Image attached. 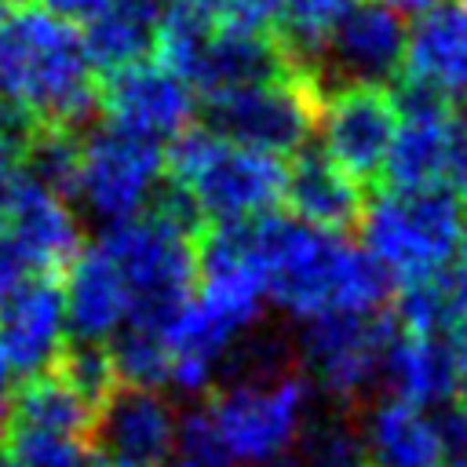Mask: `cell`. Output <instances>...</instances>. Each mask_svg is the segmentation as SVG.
I'll list each match as a JSON object with an SVG mask.
<instances>
[{"label": "cell", "mask_w": 467, "mask_h": 467, "mask_svg": "<svg viewBox=\"0 0 467 467\" xmlns=\"http://www.w3.org/2000/svg\"><path fill=\"white\" fill-rule=\"evenodd\" d=\"M394 336L398 321L390 310L368 317L325 314L306 321L299 336V361L325 394L336 401H358L376 379H383V358Z\"/></svg>", "instance_id": "9c48e42d"}, {"label": "cell", "mask_w": 467, "mask_h": 467, "mask_svg": "<svg viewBox=\"0 0 467 467\" xmlns=\"http://www.w3.org/2000/svg\"><path fill=\"white\" fill-rule=\"evenodd\" d=\"M449 186L467 201V102H456L449 120Z\"/></svg>", "instance_id": "4dcf8cb0"}, {"label": "cell", "mask_w": 467, "mask_h": 467, "mask_svg": "<svg viewBox=\"0 0 467 467\" xmlns=\"http://www.w3.org/2000/svg\"><path fill=\"white\" fill-rule=\"evenodd\" d=\"M95 445L113 463L161 467L175 449V416L157 390L117 387L99 409Z\"/></svg>", "instance_id": "2e32d148"}, {"label": "cell", "mask_w": 467, "mask_h": 467, "mask_svg": "<svg viewBox=\"0 0 467 467\" xmlns=\"http://www.w3.org/2000/svg\"><path fill=\"white\" fill-rule=\"evenodd\" d=\"M0 234H7L18 244V252L29 259L36 274L51 277H58V270H66L84 248L80 223L69 212V204L22 171L11 175Z\"/></svg>", "instance_id": "5bb4252c"}, {"label": "cell", "mask_w": 467, "mask_h": 467, "mask_svg": "<svg viewBox=\"0 0 467 467\" xmlns=\"http://www.w3.org/2000/svg\"><path fill=\"white\" fill-rule=\"evenodd\" d=\"M390 91L398 102V128L383 164L379 193H412L445 182L452 102L409 77H398Z\"/></svg>", "instance_id": "8fae6325"}, {"label": "cell", "mask_w": 467, "mask_h": 467, "mask_svg": "<svg viewBox=\"0 0 467 467\" xmlns=\"http://www.w3.org/2000/svg\"><path fill=\"white\" fill-rule=\"evenodd\" d=\"M277 4V40L292 55V62L317 77V58L328 33L339 18L361 0H274Z\"/></svg>", "instance_id": "d4e9b609"}, {"label": "cell", "mask_w": 467, "mask_h": 467, "mask_svg": "<svg viewBox=\"0 0 467 467\" xmlns=\"http://www.w3.org/2000/svg\"><path fill=\"white\" fill-rule=\"evenodd\" d=\"M109 467H135V463H113V460H109Z\"/></svg>", "instance_id": "b9f144b4"}, {"label": "cell", "mask_w": 467, "mask_h": 467, "mask_svg": "<svg viewBox=\"0 0 467 467\" xmlns=\"http://www.w3.org/2000/svg\"><path fill=\"white\" fill-rule=\"evenodd\" d=\"M438 441H441V460L452 467H467V405H449L441 416H434Z\"/></svg>", "instance_id": "f546056e"}, {"label": "cell", "mask_w": 467, "mask_h": 467, "mask_svg": "<svg viewBox=\"0 0 467 467\" xmlns=\"http://www.w3.org/2000/svg\"><path fill=\"white\" fill-rule=\"evenodd\" d=\"M372 4H379V7H387L394 15H423L434 0H372Z\"/></svg>", "instance_id": "e575fe53"}, {"label": "cell", "mask_w": 467, "mask_h": 467, "mask_svg": "<svg viewBox=\"0 0 467 467\" xmlns=\"http://www.w3.org/2000/svg\"><path fill=\"white\" fill-rule=\"evenodd\" d=\"M99 244L117 263L128 285V296H131L128 325L164 332L175 321V314L193 299L197 237L179 230L175 223L153 212H142L139 219L113 226Z\"/></svg>", "instance_id": "5b68a950"}, {"label": "cell", "mask_w": 467, "mask_h": 467, "mask_svg": "<svg viewBox=\"0 0 467 467\" xmlns=\"http://www.w3.org/2000/svg\"><path fill=\"white\" fill-rule=\"evenodd\" d=\"M164 179L186 190L208 223L263 219L285 201L281 157L234 146L204 128H190L168 146Z\"/></svg>", "instance_id": "3957f363"}, {"label": "cell", "mask_w": 467, "mask_h": 467, "mask_svg": "<svg viewBox=\"0 0 467 467\" xmlns=\"http://www.w3.org/2000/svg\"><path fill=\"white\" fill-rule=\"evenodd\" d=\"M296 69L299 66L292 62V55L285 51V44L277 36H244V33H226L215 26L197 58L190 84L204 99H215V95L241 91L252 84L281 80Z\"/></svg>", "instance_id": "ffe728a7"}, {"label": "cell", "mask_w": 467, "mask_h": 467, "mask_svg": "<svg viewBox=\"0 0 467 467\" xmlns=\"http://www.w3.org/2000/svg\"><path fill=\"white\" fill-rule=\"evenodd\" d=\"M365 467H368V463H365Z\"/></svg>", "instance_id": "7bdbcfd3"}, {"label": "cell", "mask_w": 467, "mask_h": 467, "mask_svg": "<svg viewBox=\"0 0 467 467\" xmlns=\"http://www.w3.org/2000/svg\"><path fill=\"white\" fill-rule=\"evenodd\" d=\"M26 139H29V131L0 109V186H7V179L18 171V161H22V146H26Z\"/></svg>", "instance_id": "836d02e7"}, {"label": "cell", "mask_w": 467, "mask_h": 467, "mask_svg": "<svg viewBox=\"0 0 467 467\" xmlns=\"http://www.w3.org/2000/svg\"><path fill=\"white\" fill-rule=\"evenodd\" d=\"M398 128V102L387 84H343L321 95L317 131L325 157L361 190L379 186L390 139Z\"/></svg>", "instance_id": "30bf717a"}, {"label": "cell", "mask_w": 467, "mask_h": 467, "mask_svg": "<svg viewBox=\"0 0 467 467\" xmlns=\"http://www.w3.org/2000/svg\"><path fill=\"white\" fill-rule=\"evenodd\" d=\"M62 310L73 339L80 343H106L128 325L131 296L102 244H84L80 255L66 266Z\"/></svg>", "instance_id": "d6986e66"}, {"label": "cell", "mask_w": 467, "mask_h": 467, "mask_svg": "<svg viewBox=\"0 0 467 467\" xmlns=\"http://www.w3.org/2000/svg\"><path fill=\"white\" fill-rule=\"evenodd\" d=\"M168 4H175V7H193V11H204V15H215V7H219L223 0H168Z\"/></svg>", "instance_id": "d590c367"}, {"label": "cell", "mask_w": 467, "mask_h": 467, "mask_svg": "<svg viewBox=\"0 0 467 467\" xmlns=\"http://www.w3.org/2000/svg\"><path fill=\"white\" fill-rule=\"evenodd\" d=\"M99 109L106 124L150 142L179 139L193 128V91L161 62H135L99 77Z\"/></svg>", "instance_id": "7c38bea8"}, {"label": "cell", "mask_w": 467, "mask_h": 467, "mask_svg": "<svg viewBox=\"0 0 467 467\" xmlns=\"http://www.w3.org/2000/svg\"><path fill=\"white\" fill-rule=\"evenodd\" d=\"M66 310L58 277L36 274L29 277L4 306H0V350L11 361V372L36 376L51 368L66 343Z\"/></svg>", "instance_id": "e0dca14e"}, {"label": "cell", "mask_w": 467, "mask_h": 467, "mask_svg": "<svg viewBox=\"0 0 467 467\" xmlns=\"http://www.w3.org/2000/svg\"><path fill=\"white\" fill-rule=\"evenodd\" d=\"M168 467H197V463H190V460H182V456H179V460H171Z\"/></svg>", "instance_id": "f35d334b"}, {"label": "cell", "mask_w": 467, "mask_h": 467, "mask_svg": "<svg viewBox=\"0 0 467 467\" xmlns=\"http://www.w3.org/2000/svg\"><path fill=\"white\" fill-rule=\"evenodd\" d=\"M361 449L368 467H441L434 416L398 398H383L368 412Z\"/></svg>", "instance_id": "7402d4cb"}, {"label": "cell", "mask_w": 467, "mask_h": 467, "mask_svg": "<svg viewBox=\"0 0 467 467\" xmlns=\"http://www.w3.org/2000/svg\"><path fill=\"white\" fill-rule=\"evenodd\" d=\"M405 40H409V29L401 15L372 0L350 7L321 47V58H317L321 91L343 88V84L390 88L405 66Z\"/></svg>", "instance_id": "4fadbf2b"}, {"label": "cell", "mask_w": 467, "mask_h": 467, "mask_svg": "<svg viewBox=\"0 0 467 467\" xmlns=\"http://www.w3.org/2000/svg\"><path fill=\"white\" fill-rule=\"evenodd\" d=\"M252 244L266 299L299 321L325 314H383L394 299L390 274L343 237L321 234L292 215L252 219Z\"/></svg>", "instance_id": "6da1fadb"}, {"label": "cell", "mask_w": 467, "mask_h": 467, "mask_svg": "<svg viewBox=\"0 0 467 467\" xmlns=\"http://www.w3.org/2000/svg\"><path fill=\"white\" fill-rule=\"evenodd\" d=\"M306 398V379L288 368L266 379L212 387L204 412L237 467H266L299 441Z\"/></svg>", "instance_id": "8992f818"}, {"label": "cell", "mask_w": 467, "mask_h": 467, "mask_svg": "<svg viewBox=\"0 0 467 467\" xmlns=\"http://www.w3.org/2000/svg\"><path fill=\"white\" fill-rule=\"evenodd\" d=\"M361 234L365 252L398 288L460 259L467 201L449 182L412 193H379L361 215Z\"/></svg>", "instance_id": "277c9868"}, {"label": "cell", "mask_w": 467, "mask_h": 467, "mask_svg": "<svg viewBox=\"0 0 467 467\" xmlns=\"http://www.w3.org/2000/svg\"><path fill=\"white\" fill-rule=\"evenodd\" d=\"M401 77L438 91L452 106L467 102V0H434L416 15Z\"/></svg>", "instance_id": "9a60e30c"}, {"label": "cell", "mask_w": 467, "mask_h": 467, "mask_svg": "<svg viewBox=\"0 0 467 467\" xmlns=\"http://www.w3.org/2000/svg\"><path fill=\"white\" fill-rule=\"evenodd\" d=\"M29 277H36V270H33L29 259L18 252V244H15L7 234H0V306H4Z\"/></svg>", "instance_id": "1f68e13d"}, {"label": "cell", "mask_w": 467, "mask_h": 467, "mask_svg": "<svg viewBox=\"0 0 467 467\" xmlns=\"http://www.w3.org/2000/svg\"><path fill=\"white\" fill-rule=\"evenodd\" d=\"M161 15L164 0H113L95 22H88L80 40L95 73L106 77L124 66L146 62V55L157 44Z\"/></svg>", "instance_id": "603a6c76"}, {"label": "cell", "mask_w": 467, "mask_h": 467, "mask_svg": "<svg viewBox=\"0 0 467 467\" xmlns=\"http://www.w3.org/2000/svg\"><path fill=\"white\" fill-rule=\"evenodd\" d=\"M0 109L26 131H88L99 73L73 26L18 0L0 15Z\"/></svg>", "instance_id": "7a4b0ae2"}, {"label": "cell", "mask_w": 467, "mask_h": 467, "mask_svg": "<svg viewBox=\"0 0 467 467\" xmlns=\"http://www.w3.org/2000/svg\"><path fill=\"white\" fill-rule=\"evenodd\" d=\"M26 4H33V7H40V11H47L51 18H58V22H66V26H73V22H95L113 0H26Z\"/></svg>", "instance_id": "d6a6232c"}, {"label": "cell", "mask_w": 467, "mask_h": 467, "mask_svg": "<svg viewBox=\"0 0 467 467\" xmlns=\"http://www.w3.org/2000/svg\"><path fill=\"white\" fill-rule=\"evenodd\" d=\"M15 4H18V0H0V15H4V11H11Z\"/></svg>", "instance_id": "ab89813d"}, {"label": "cell", "mask_w": 467, "mask_h": 467, "mask_svg": "<svg viewBox=\"0 0 467 467\" xmlns=\"http://www.w3.org/2000/svg\"><path fill=\"white\" fill-rule=\"evenodd\" d=\"M175 449H179L182 460H190L197 467H237L230 460V452L223 449V441H219V434H215L204 405L193 409V412H186L175 423Z\"/></svg>", "instance_id": "f1b7e54d"}, {"label": "cell", "mask_w": 467, "mask_h": 467, "mask_svg": "<svg viewBox=\"0 0 467 467\" xmlns=\"http://www.w3.org/2000/svg\"><path fill=\"white\" fill-rule=\"evenodd\" d=\"M456 398H460V405H467V354L460 358V379H456Z\"/></svg>", "instance_id": "8d00e7d4"}, {"label": "cell", "mask_w": 467, "mask_h": 467, "mask_svg": "<svg viewBox=\"0 0 467 467\" xmlns=\"http://www.w3.org/2000/svg\"><path fill=\"white\" fill-rule=\"evenodd\" d=\"M460 259L467 263V234H463V248H460Z\"/></svg>", "instance_id": "60d3db41"}, {"label": "cell", "mask_w": 467, "mask_h": 467, "mask_svg": "<svg viewBox=\"0 0 467 467\" xmlns=\"http://www.w3.org/2000/svg\"><path fill=\"white\" fill-rule=\"evenodd\" d=\"M7 423L18 427H33V431H47V434H66V438H88L95 441V423L99 412L73 394L51 368L26 376L15 394H11V416Z\"/></svg>", "instance_id": "cb8c5ba5"}, {"label": "cell", "mask_w": 467, "mask_h": 467, "mask_svg": "<svg viewBox=\"0 0 467 467\" xmlns=\"http://www.w3.org/2000/svg\"><path fill=\"white\" fill-rule=\"evenodd\" d=\"M0 467H18V463H15V460H11V456L0 449Z\"/></svg>", "instance_id": "74e56055"}, {"label": "cell", "mask_w": 467, "mask_h": 467, "mask_svg": "<svg viewBox=\"0 0 467 467\" xmlns=\"http://www.w3.org/2000/svg\"><path fill=\"white\" fill-rule=\"evenodd\" d=\"M321 95V80L296 69L281 80L204 99V131L270 157H296L317 135Z\"/></svg>", "instance_id": "52a82bcc"}, {"label": "cell", "mask_w": 467, "mask_h": 467, "mask_svg": "<svg viewBox=\"0 0 467 467\" xmlns=\"http://www.w3.org/2000/svg\"><path fill=\"white\" fill-rule=\"evenodd\" d=\"M383 379L390 387V398L398 401H409L416 409L441 405L456 394L460 358L445 336H412L398 328L383 358Z\"/></svg>", "instance_id": "44dd1931"}, {"label": "cell", "mask_w": 467, "mask_h": 467, "mask_svg": "<svg viewBox=\"0 0 467 467\" xmlns=\"http://www.w3.org/2000/svg\"><path fill=\"white\" fill-rule=\"evenodd\" d=\"M51 372H55L73 394H80L95 412H99V409L109 401V394L120 387L106 343L66 339L62 350H58V358L51 361Z\"/></svg>", "instance_id": "83f0119b"}, {"label": "cell", "mask_w": 467, "mask_h": 467, "mask_svg": "<svg viewBox=\"0 0 467 467\" xmlns=\"http://www.w3.org/2000/svg\"><path fill=\"white\" fill-rule=\"evenodd\" d=\"M285 204H288L292 219L339 237V234L361 226L365 190L350 175H343L325 157V150H314V142H310L285 164Z\"/></svg>", "instance_id": "ac0fdd59"}, {"label": "cell", "mask_w": 467, "mask_h": 467, "mask_svg": "<svg viewBox=\"0 0 467 467\" xmlns=\"http://www.w3.org/2000/svg\"><path fill=\"white\" fill-rule=\"evenodd\" d=\"M161 182H164V153L157 142L120 131L113 124L84 131L73 197L102 226L113 230L120 223L139 219L150 208Z\"/></svg>", "instance_id": "ba28073f"}, {"label": "cell", "mask_w": 467, "mask_h": 467, "mask_svg": "<svg viewBox=\"0 0 467 467\" xmlns=\"http://www.w3.org/2000/svg\"><path fill=\"white\" fill-rule=\"evenodd\" d=\"M0 449L18 463V467H109V460L99 452L95 441L88 438H66V434H47L33 427L7 423L0 434Z\"/></svg>", "instance_id": "484cf974"}, {"label": "cell", "mask_w": 467, "mask_h": 467, "mask_svg": "<svg viewBox=\"0 0 467 467\" xmlns=\"http://www.w3.org/2000/svg\"><path fill=\"white\" fill-rule=\"evenodd\" d=\"M109 361L117 368L120 387H139V390H157L171 376V354L164 343V332L142 328V325H124L109 339Z\"/></svg>", "instance_id": "4316f807"}]
</instances>
